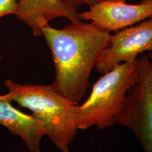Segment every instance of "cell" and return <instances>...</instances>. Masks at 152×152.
<instances>
[{
    "label": "cell",
    "mask_w": 152,
    "mask_h": 152,
    "mask_svg": "<svg viewBox=\"0 0 152 152\" xmlns=\"http://www.w3.org/2000/svg\"><path fill=\"white\" fill-rule=\"evenodd\" d=\"M42 33L55 67L52 87L68 99L80 104L90 87L91 72L109 46L111 34L80 19L62 28L47 23Z\"/></svg>",
    "instance_id": "6da1fadb"
},
{
    "label": "cell",
    "mask_w": 152,
    "mask_h": 152,
    "mask_svg": "<svg viewBox=\"0 0 152 152\" xmlns=\"http://www.w3.org/2000/svg\"><path fill=\"white\" fill-rule=\"evenodd\" d=\"M4 85L7 97L30 110L55 147L69 152L79 130V104L61 94L52 85H21L11 80H6Z\"/></svg>",
    "instance_id": "7a4b0ae2"
},
{
    "label": "cell",
    "mask_w": 152,
    "mask_h": 152,
    "mask_svg": "<svg viewBox=\"0 0 152 152\" xmlns=\"http://www.w3.org/2000/svg\"><path fill=\"white\" fill-rule=\"evenodd\" d=\"M138 58L116 65L93 85L90 96L79 104V130H102L115 125L127 94L137 80Z\"/></svg>",
    "instance_id": "3957f363"
},
{
    "label": "cell",
    "mask_w": 152,
    "mask_h": 152,
    "mask_svg": "<svg viewBox=\"0 0 152 152\" xmlns=\"http://www.w3.org/2000/svg\"><path fill=\"white\" fill-rule=\"evenodd\" d=\"M138 61L137 80L127 94L115 125L132 131L143 152H152V63L147 54L140 55Z\"/></svg>",
    "instance_id": "277c9868"
},
{
    "label": "cell",
    "mask_w": 152,
    "mask_h": 152,
    "mask_svg": "<svg viewBox=\"0 0 152 152\" xmlns=\"http://www.w3.org/2000/svg\"><path fill=\"white\" fill-rule=\"evenodd\" d=\"M152 51V16L125 28L111 35L109 45L95 69L106 73L121 63L135 60L140 55Z\"/></svg>",
    "instance_id": "5b68a950"
},
{
    "label": "cell",
    "mask_w": 152,
    "mask_h": 152,
    "mask_svg": "<svg viewBox=\"0 0 152 152\" xmlns=\"http://www.w3.org/2000/svg\"><path fill=\"white\" fill-rule=\"evenodd\" d=\"M152 16V0H142L139 4L102 0L89 10L78 14L79 18L92 23L108 33H116Z\"/></svg>",
    "instance_id": "8992f818"
},
{
    "label": "cell",
    "mask_w": 152,
    "mask_h": 152,
    "mask_svg": "<svg viewBox=\"0 0 152 152\" xmlns=\"http://www.w3.org/2000/svg\"><path fill=\"white\" fill-rule=\"evenodd\" d=\"M78 10L61 0H18L16 16L31 29L34 36H42V28L50 20L66 18L70 22L80 20Z\"/></svg>",
    "instance_id": "52a82bcc"
},
{
    "label": "cell",
    "mask_w": 152,
    "mask_h": 152,
    "mask_svg": "<svg viewBox=\"0 0 152 152\" xmlns=\"http://www.w3.org/2000/svg\"><path fill=\"white\" fill-rule=\"evenodd\" d=\"M6 94L0 95V124L21 138L30 152H42L40 143L46 132L33 115L16 109Z\"/></svg>",
    "instance_id": "ba28073f"
},
{
    "label": "cell",
    "mask_w": 152,
    "mask_h": 152,
    "mask_svg": "<svg viewBox=\"0 0 152 152\" xmlns=\"http://www.w3.org/2000/svg\"><path fill=\"white\" fill-rule=\"evenodd\" d=\"M18 0H0V18L7 15H16Z\"/></svg>",
    "instance_id": "9c48e42d"
},
{
    "label": "cell",
    "mask_w": 152,
    "mask_h": 152,
    "mask_svg": "<svg viewBox=\"0 0 152 152\" xmlns=\"http://www.w3.org/2000/svg\"><path fill=\"white\" fill-rule=\"evenodd\" d=\"M61 1L68 7L78 10L80 7H83V6H88L90 7H92L102 0H61Z\"/></svg>",
    "instance_id": "30bf717a"
},
{
    "label": "cell",
    "mask_w": 152,
    "mask_h": 152,
    "mask_svg": "<svg viewBox=\"0 0 152 152\" xmlns=\"http://www.w3.org/2000/svg\"><path fill=\"white\" fill-rule=\"evenodd\" d=\"M147 55L148 58H149V59L150 60V61L152 63V51L149 53H147Z\"/></svg>",
    "instance_id": "8fae6325"
},
{
    "label": "cell",
    "mask_w": 152,
    "mask_h": 152,
    "mask_svg": "<svg viewBox=\"0 0 152 152\" xmlns=\"http://www.w3.org/2000/svg\"><path fill=\"white\" fill-rule=\"evenodd\" d=\"M109 1H125L126 0H109Z\"/></svg>",
    "instance_id": "7c38bea8"
},
{
    "label": "cell",
    "mask_w": 152,
    "mask_h": 152,
    "mask_svg": "<svg viewBox=\"0 0 152 152\" xmlns=\"http://www.w3.org/2000/svg\"><path fill=\"white\" fill-rule=\"evenodd\" d=\"M1 56H0V60H1Z\"/></svg>",
    "instance_id": "4fadbf2b"
}]
</instances>
